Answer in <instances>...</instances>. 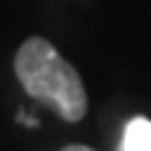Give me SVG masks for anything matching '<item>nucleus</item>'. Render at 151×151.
<instances>
[{
    "label": "nucleus",
    "mask_w": 151,
    "mask_h": 151,
    "mask_svg": "<svg viewBox=\"0 0 151 151\" xmlns=\"http://www.w3.org/2000/svg\"><path fill=\"white\" fill-rule=\"evenodd\" d=\"M16 77L21 88L48 104L61 119L80 122L88 111V93L77 74V69L45 40V37H29L21 42L16 61H13Z\"/></svg>",
    "instance_id": "f257e3e1"
},
{
    "label": "nucleus",
    "mask_w": 151,
    "mask_h": 151,
    "mask_svg": "<svg viewBox=\"0 0 151 151\" xmlns=\"http://www.w3.org/2000/svg\"><path fill=\"white\" fill-rule=\"evenodd\" d=\"M117 151H151V119L133 117L125 125V133H122Z\"/></svg>",
    "instance_id": "f03ea898"
},
{
    "label": "nucleus",
    "mask_w": 151,
    "mask_h": 151,
    "mask_svg": "<svg viewBox=\"0 0 151 151\" xmlns=\"http://www.w3.org/2000/svg\"><path fill=\"white\" fill-rule=\"evenodd\" d=\"M61 151H93V149H88V146H80V143H72V146H64Z\"/></svg>",
    "instance_id": "7ed1b4c3"
}]
</instances>
